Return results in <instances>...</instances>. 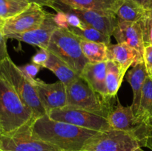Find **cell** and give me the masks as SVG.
<instances>
[{"instance_id":"cell-1","label":"cell","mask_w":152,"mask_h":151,"mask_svg":"<svg viewBox=\"0 0 152 151\" xmlns=\"http://www.w3.org/2000/svg\"><path fill=\"white\" fill-rule=\"evenodd\" d=\"M33 134L63 151H82L100 132L53 120L46 114L31 123Z\"/></svg>"},{"instance_id":"cell-2","label":"cell","mask_w":152,"mask_h":151,"mask_svg":"<svg viewBox=\"0 0 152 151\" xmlns=\"http://www.w3.org/2000/svg\"><path fill=\"white\" fill-rule=\"evenodd\" d=\"M34 113L22 102L11 84L0 73V133H10L31 124Z\"/></svg>"},{"instance_id":"cell-3","label":"cell","mask_w":152,"mask_h":151,"mask_svg":"<svg viewBox=\"0 0 152 151\" xmlns=\"http://www.w3.org/2000/svg\"><path fill=\"white\" fill-rule=\"evenodd\" d=\"M81 38L66 28H58L53 32L47 50L69 65L80 76L88 61L82 50Z\"/></svg>"},{"instance_id":"cell-4","label":"cell","mask_w":152,"mask_h":151,"mask_svg":"<svg viewBox=\"0 0 152 151\" xmlns=\"http://www.w3.org/2000/svg\"><path fill=\"white\" fill-rule=\"evenodd\" d=\"M0 73L11 84L21 100L34 113L35 118L47 114L39 99L31 79L22 73L10 57L0 62Z\"/></svg>"},{"instance_id":"cell-5","label":"cell","mask_w":152,"mask_h":151,"mask_svg":"<svg viewBox=\"0 0 152 151\" xmlns=\"http://www.w3.org/2000/svg\"><path fill=\"white\" fill-rule=\"evenodd\" d=\"M66 90L68 106L85 110L108 119V115L114 107L111 99H104L81 77L67 85Z\"/></svg>"},{"instance_id":"cell-6","label":"cell","mask_w":152,"mask_h":151,"mask_svg":"<svg viewBox=\"0 0 152 151\" xmlns=\"http://www.w3.org/2000/svg\"><path fill=\"white\" fill-rule=\"evenodd\" d=\"M142 147L134 133L110 129L94 137L82 151H142Z\"/></svg>"},{"instance_id":"cell-7","label":"cell","mask_w":152,"mask_h":151,"mask_svg":"<svg viewBox=\"0 0 152 151\" xmlns=\"http://www.w3.org/2000/svg\"><path fill=\"white\" fill-rule=\"evenodd\" d=\"M0 151H63L33 134L31 124L10 133H0Z\"/></svg>"},{"instance_id":"cell-8","label":"cell","mask_w":152,"mask_h":151,"mask_svg":"<svg viewBox=\"0 0 152 151\" xmlns=\"http://www.w3.org/2000/svg\"><path fill=\"white\" fill-rule=\"evenodd\" d=\"M51 119L64 121L78 127L96 131L112 129L108 119L102 115L71 106H65L50 110L47 114Z\"/></svg>"},{"instance_id":"cell-9","label":"cell","mask_w":152,"mask_h":151,"mask_svg":"<svg viewBox=\"0 0 152 151\" xmlns=\"http://www.w3.org/2000/svg\"><path fill=\"white\" fill-rule=\"evenodd\" d=\"M50 7L56 11L71 12L77 15L84 23L93 27L109 36H112L114 29L118 25V19L116 15L95 10L74 8L58 0H56Z\"/></svg>"},{"instance_id":"cell-10","label":"cell","mask_w":152,"mask_h":151,"mask_svg":"<svg viewBox=\"0 0 152 151\" xmlns=\"http://www.w3.org/2000/svg\"><path fill=\"white\" fill-rule=\"evenodd\" d=\"M46 13L42 6L31 3L24 11L4 22L3 33L7 37L12 34L23 33L36 29L42 24Z\"/></svg>"},{"instance_id":"cell-11","label":"cell","mask_w":152,"mask_h":151,"mask_svg":"<svg viewBox=\"0 0 152 151\" xmlns=\"http://www.w3.org/2000/svg\"><path fill=\"white\" fill-rule=\"evenodd\" d=\"M31 79L39 99L45 109L47 114L50 110L62 108L67 105L66 86L59 81L48 84L39 78Z\"/></svg>"},{"instance_id":"cell-12","label":"cell","mask_w":152,"mask_h":151,"mask_svg":"<svg viewBox=\"0 0 152 151\" xmlns=\"http://www.w3.org/2000/svg\"><path fill=\"white\" fill-rule=\"evenodd\" d=\"M108 121L112 129L134 133L140 139L146 130V127L140 122L134 114L132 105L124 107L117 99V105L114 107L108 116Z\"/></svg>"},{"instance_id":"cell-13","label":"cell","mask_w":152,"mask_h":151,"mask_svg":"<svg viewBox=\"0 0 152 151\" xmlns=\"http://www.w3.org/2000/svg\"><path fill=\"white\" fill-rule=\"evenodd\" d=\"M53 16L54 14L47 12L45 18L39 27L23 33L12 34L7 36V38H13L31 45L38 46L39 48L47 49L53 32L58 28Z\"/></svg>"},{"instance_id":"cell-14","label":"cell","mask_w":152,"mask_h":151,"mask_svg":"<svg viewBox=\"0 0 152 151\" xmlns=\"http://www.w3.org/2000/svg\"><path fill=\"white\" fill-rule=\"evenodd\" d=\"M112 36L117 43H125L137 50L143 56L145 44L142 30L139 22H119L114 29Z\"/></svg>"},{"instance_id":"cell-15","label":"cell","mask_w":152,"mask_h":151,"mask_svg":"<svg viewBox=\"0 0 152 151\" xmlns=\"http://www.w3.org/2000/svg\"><path fill=\"white\" fill-rule=\"evenodd\" d=\"M107 55L108 60L117 64L125 76L131 66L143 60L142 56L137 50L125 43L108 44Z\"/></svg>"},{"instance_id":"cell-16","label":"cell","mask_w":152,"mask_h":151,"mask_svg":"<svg viewBox=\"0 0 152 151\" xmlns=\"http://www.w3.org/2000/svg\"><path fill=\"white\" fill-rule=\"evenodd\" d=\"M107 62L99 63L88 62L80 74V77L97 93L105 99L111 100L106 88Z\"/></svg>"},{"instance_id":"cell-17","label":"cell","mask_w":152,"mask_h":151,"mask_svg":"<svg viewBox=\"0 0 152 151\" xmlns=\"http://www.w3.org/2000/svg\"><path fill=\"white\" fill-rule=\"evenodd\" d=\"M148 76L143 60L134 65L132 69L130 70L126 76V79L132 86L133 90V102L132 107L135 115L139 109L142 88Z\"/></svg>"},{"instance_id":"cell-18","label":"cell","mask_w":152,"mask_h":151,"mask_svg":"<svg viewBox=\"0 0 152 151\" xmlns=\"http://www.w3.org/2000/svg\"><path fill=\"white\" fill-rule=\"evenodd\" d=\"M74 8L116 15L123 0H58Z\"/></svg>"},{"instance_id":"cell-19","label":"cell","mask_w":152,"mask_h":151,"mask_svg":"<svg viewBox=\"0 0 152 151\" xmlns=\"http://www.w3.org/2000/svg\"><path fill=\"white\" fill-rule=\"evenodd\" d=\"M138 121L152 130V78L147 77L142 91L140 103L136 115Z\"/></svg>"},{"instance_id":"cell-20","label":"cell","mask_w":152,"mask_h":151,"mask_svg":"<svg viewBox=\"0 0 152 151\" xmlns=\"http://www.w3.org/2000/svg\"><path fill=\"white\" fill-rule=\"evenodd\" d=\"M45 68L52 71L59 81L64 83L65 86L68 85L80 77V76L69 65L51 53L49 54V58L45 65Z\"/></svg>"},{"instance_id":"cell-21","label":"cell","mask_w":152,"mask_h":151,"mask_svg":"<svg viewBox=\"0 0 152 151\" xmlns=\"http://www.w3.org/2000/svg\"><path fill=\"white\" fill-rule=\"evenodd\" d=\"M146 10L133 0H123L116 13V16L119 22H139Z\"/></svg>"},{"instance_id":"cell-22","label":"cell","mask_w":152,"mask_h":151,"mask_svg":"<svg viewBox=\"0 0 152 151\" xmlns=\"http://www.w3.org/2000/svg\"><path fill=\"white\" fill-rule=\"evenodd\" d=\"M80 45L88 62L99 63L108 61V45L105 43L81 39Z\"/></svg>"},{"instance_id":"cell-23","label":"cell","mask_w":152,"mask_h":151,"mask_svg":"<svg viewBox=\"0 0 152 151\" xmlns=\"http://www.w3.org/2000/svg\"><path fill=\"white\" fill-rule=\"evenodd\" d=\"M124 74L120 67L113 61H107L106 68V88L108 96L113 99L117 96V93L123 82Z\"/></svg>"},{"instance_id":"cell-24","label":"cell","mask_w":152,"mask_h":151,"mask_svg":"<svg viewBox=\"0 0 152 151\" xmlns=\"http://www.w3.org/2000/svg\"><path fill=\"white\" fill-rule=\"evenodd\" d=\"M68 29L71 32L80 37L82 40L105 43L107 45L111 44V36L95 29L93 27L83 22V25L79 28L68 26Z\"/></svg>"},{"instance_id":"cell-25","label":"cell","mask_w":152,"mask_h":151,"mask_svg":"<svg viewBox=\"0 0 152 151\" xmlns=\"http://www.w3.org/2000/svg\"><path fill=\"white\" fill-rule=\"evenodd\" d=\"M30 4L28 0H0V19L5 22L22 13Z\"/></svg>"},{"instance_id":"cell-26","label":"cell","mask_w":152,"mask_h":151,"mask_svg":"<svg viewBox=\"0 0 152 151\" xmlns=\"http://www.w3.org/2000/svg\"><path fill=\"white\" fill-rule=\"evenodd\" d=\"M139 23L142 30L145 47L150 44L152 45V10H146Z\"/></svg>"},{"instance_id":"cell-27","label":"cell","mask_w":152,"mask_h":151,"mask_svg":"<svg viewBox=\"0 0 152 151\" xmlns=\"http://www.w3.org/2000/svg\"><path fill=\"white\" fill-rule=\"evenodd\" d=\"M49 54L50 53L46 48H39L37 53L32 56L31 62L45 68V65L49 58Z\"/></svg>"},{"instance_id":"cell-28","label":"cell","mask_w":152,"mask_h":151,"mask_svg":"<svg viewBox=\"0 0 152 151\" xmlns=\"http://www.w3.org/2000/svg\"><path fill=\"white\" fill-rule=\"evenodd\" d=\"M41 65H37L35 63H28L24 66L19 67L21 70L28 78H36V76L39 73L41 68H42Z\"/></svg>"},{"instance_id":"cell-29","label":"cell","mask_w":152,"mask_h":151,"mask_svg":"<svg viewBox=\"0 0 152 151\" xmlns=\"http://www.w3.org/2000/svg\"><path fill=\"white\" fill-rule=\"evenodd\" d=\"M143 62L148 77L152 78V45H147L145 47L143 52Z\"/></svg>"},{"instance_id":"cell-30","label":"cell","mask_w":152,"mask_h":151,"mask_svg":"<svg viewBox=\"0 0 152 151\" xmlns=\"http://www.w3.org/2000/svg\"><path fill=\"white\" fill-rule=\"evenodd\" d=\"M7 37L4 34L2 28H0V62L10 57L7 50Z\"/></svg>"},{"instance_id":"cell-31","label":"cell","mask_w":152,"mask_h":151,"mask_svg":"<svg viewBox=\"0 0 152 151\" xmlns=\"http://www.w3.org/2000/svg\"><path fill=\"white\" fill-rule=\"evenodd\" d=\"M53 19H54L55 23L56 24L58 28L68 29L69 25H68L65 13L62 11H56V13L54 14V16H53Z\"/></svg>"},{"instance_id":"cell-32","label":"cell","mask_w":152,"mask_h":151,"mask_svg":"<svg viewBox=\"0 0 152 151\" xmlns=\"http://www.w3.org/2000/svg\"><path fill=\"white\" fill-rule=\"evenodd\" d=\"M64 13H65V14H66L67 20H68V23L69 26L79 28V27L83 25V21L76 14L71 13V12H64Z\"/></svg>"},{"instance_id":"cell-33","label":"cell","mask_w":152,"mask_h":151,"mask_svg":"<svg viewBox=\"0 0 152 151\" xmlns=\"http://www.w3.org/2000/svg\"><path fill=\"white\" fill-rule=\"evenodd\" d=\"M142 147H146L152 150V130H147L140 140Z\"/></svg>"},{"instance_id":"cell-34","label":"cell","mask_w":152,"mask_h":151,"mask_svg":"<svg viewBox=\"0 0 152 151\" xmlns=\"http://www.w3.org/2000/svg\"><path fill=\"white\" fill-rule=\"evenodd\" d=\"M28 1L30 3H35V4H39L42 7L47 6V7H50L56 0H28Z\"/></svg>"},{"instance_id":"cell-35","label":"cell","mask_w":152,"mask_h":151,"mask_svg":"<svg viewBox=\"0 0 152 151\" xmlns=\"http://www.w3.org/2000/svg\"><path fill=\"white\" fill-rule=\"evenodd\" d=\"M144 7L145 10H152V0H133Z\"/></svg>"},{"instance_id":"cell-36","label":"cell","mask_w":152,"mask_h":151,"mask_svg":"<svg viewBox=\"0 0 152 151\" xmlns=\"http://www.w3.org/2000/svg\"><path fill=\"white\" fill-rule=\"evenodd\" d=\"M4 21L1 20V19H0V28H2L3 25H4Z\"/></svg>"}]
</instances>
